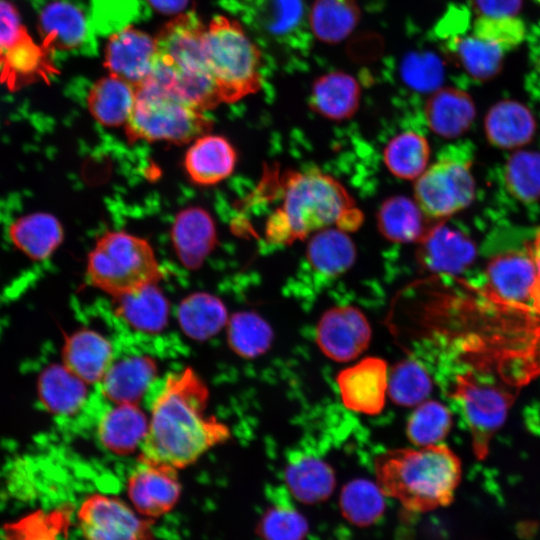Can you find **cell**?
I'll use <instances>...</instances> for the list:
<instances>
[{
  "mask_svg": "<svg viewBox=\"0 0 540 540\" xmlns=\"http://www.w3.org/2000/svg\"><path fill=\"white\" fill-rule=\"evenodd\" d=\"M208 399L206 384L192 368L169 373L151 404L140 462L185 468L226 442L230 429L206 413Z\"/></svg>",
  "mask_w": 540,
  "mask_h": 540,
  "instance_id": "6da1fadb",
  "label": "cell"
},
{
  "mask_svg": "<svg viewBox=\"0 0 540 540\" xmlns=\"http://www.w3.org/2000/svg\"><path fill=\"white\" fill-rule=\"evenodd\" d=\"M282 202L268 217L266 240L291 245L330 227L357 230L363 213L346 188L318 169L288 171L282 183Z\"/></svg>",
  "mask_w": 540,
  "mask_h": 540,
  "instance_id": "7a4b0ae2",
  "label": "cell"
},
{
  "mask_svg": "<svg viewBox=\"0 0 540 540\" xmlns=\"http://www.w3.org/2000/svg\"><path fill=\"white\" fill-rule=\"evenodd\" d=\"M376 483L407 510L446 507L461 480V462L444 444L385 450L374 459Z\"/></svg>",
  "mask_w": 540,
  "mask_h": 540,
  "instance_id": "3957f363",
  "label": "cell"
},
{
  "mask_svg": "<svg viewBox=\"0 0 540 540\" xmlns=\"http://www.w3.org/2000/svg\"><path fill=\"white\" fill-rule=\"evenodd\" d=\"M205 32L206 25L193 12L170 21L156 38V57L146 80L204 112L222 103L207 67Z\"/></svg>",
  "mask_w": 540,
  "mask_h": 540,
  "instance_id": "277c9868",
  "label": "cell"
},
{
  "mask_svg": "<svg viewBox=\"0 0 540 540\" xmlns=\"http://www.w3.org/2000/svg\"><path fill=\"white\" fill-rule=\"evenodd\" d=\"M204 49L222 103L237 102L260 90L262 53L238 21L214 17L206 25Z\"/></svg>",
  "mask_w": 540,
  "mask_h": 540,
  "instance_id": "5b68a950",
  "label": "cell"
},
{
  "mask_svg": "<svg viewBox=\"0 0 540 540\" xmlns=\"http://www.w3.org/2000/svg\"><path fill=\"white\" fill-rule=\"evenodd\" d=\"M87 281L114 298L157 284L163 271L150 243L125 231H107L88 254Z\"/></svg>",
  "mask_w": 540,
  "mask_h": 540,
  "instance_id": "8992f818",
  "label": "cell"
},
{
  "mask_svg": "<svg viewBox=\"0 0 540 540\" xmlns=\"http://www.w3.org/2000/svg\"><path fill=\"white\" fill-rule=\"evenodd\" d=\"M212 125L204 111L144 82L136 88V100L125 125V134L130 143L165 141L179 145L209 133Z\"/></svg>",
  "mask_w": 540,
  "mask_h": 540,
  "instance_id": "52a82bcc",
  "label": "cell"
},
{
  "mask_svg": "<svg viewBox=\"0 0 540 540\" xmlns=\"http://www.w3.org/2000/svg\"><path fill=\"white\" fill-rule=\"evenodd\" d=\"M453 397L463 409L475 456L486 458L490 442L504 424L514 395L498 386L480 382L473 373L466 372L456 377Z\"/></svg>",
  "mask_w": 540,
  "mask_h": 540,
  "instance_id": "ba28073f",
  "label": "cell"
},
{
  "mask_svg": "<svg viewBox=\"0 0 540 540\" xmlns=\"http://www.w3.org/2000/svg\"><path fill=\"white\" fill-rule=\"evenodd\" d=\"M414 200L427 217L440 219L466 208L474 199L475 181L467 164L442 158L415 180Z\"/></svg>",
  "mask_w": 540,
  "mask_h": 540,
  "instance_id": "9c48e42d",
  "label": "cell"
},
{
  "mask_svg": "<svg viewBox=\"0 0 540 540\" xmlns=\"http://www.w3.org/2000/svg\"><path fill=\"white\" fill-rule=\"evenodd\" d=\"M78 521L83 540H154L151 522L115 497L89 496L78 511Z\"/></svg>",
  "mask_w": 540,
  "mask_h": 540,
  "instance_id": "30bf717a",
  "label": "cell"
},
{
  "mask_svg": "<svg viewBox=\"0 0 540 540\" xmlns=\"http://www.w3.org/2000/svg\"><path fill=\"white\" fill-rule=\"evenodd\" d=\"M321 352L336 362L351 361L369 346L372 332L368 319L355 306H335L325 311L316 326Z\"/></svg>",
  "mask_w": 540,
  "mask_h": 540,
  "instance_id": "8fae6325",
  "label": "cell"
},
{
  "mask_svg": "<svg viewBox=\"0 0 540 540\" xmlns=\"http://www.w3.org/2000/svg\"><path fill=\"white\" fill-rule=\"evenodd\" d=\"M41 44L55 52H85L92 45V27L83 11L70 0H45L38 9Z\"/></svg>",
  "mask_w": 540,
  "mask_h": 540,
  "instance_id": "7c38bea8",
  "label": "cell"
},
{
  "mask_svg": "<svg viewBox=\"0 0 540 540\" xmlns=\"http://www.w3.org/2000/svg\"><path fill=\"white\" fill-rule=\"evenodd\" d=\"M492 296L506 304L532 303L540 312V286L532 253L514 251L491 259L486 269Z\"/></svg>",
  "mask_w": 540,
  "mask_h": 540,
  "instance_id": "4fadbf2b",
  "label": "cell"
},
{
  "mask_svg": "<svg viewBox=\"0 0 540 540\" xmlns=\"http://www.w3.org/2000/svg\"><path fill=\"white\" fill-rule=\"evenodd\" d=\"M388 366L379 357H366L336 377L343 404L365 415L379 414L388 392Z\"/></svg>",
  "mask_w": 540,
  "mask_h": 540,
  "instance_id": "5bb4252c",
  "label": "cell"
},
{
  "mask_svg": "<svg viewBox=\"0 0 540 540\" xmlns=\"http://www.w3.org/2000/svg\"><path fill=\"white\" fill-rule=\"evenodd\" d=\"M127 493L138 513L150 518L160 517L172 510L179 500L181 485L177 469L140 462L128 479Z\"/></svg>",
  "mask_w": 540,
  "mask_h": 540,
  "instance_id": "9a60e30c",
  "label": "cell"
},
{
  "mask_svg": "<svg viewBox=\"0 0 540 540\" xmlns=\"http://www.w3.org/2000/svg\"><path fill=\"white\" fill-rule=\"evenodd\" d=\"M156 51V39L126 27L110 35L105 49V67L109 74L137 88L150 76Z\"/></svg>",
  "mask_w": 540,
  "mask_h": 540,
  "instance_id": "2e32d148",
  "label": "cell"
},
{
  "mask_svg": "<svg viewBox=\"0 0 540 540\" xmlns=\"http://www.w3.org/2000/svg\"><path fill=\"white\" fill-rule=\"evenodd\" d=\"M418 244V262L434 273H460L476 258V245L472 239L443 224L427 230Z\"/></svg>",
  "mask_w": 540,
  "mask_h": 540,
  "instance_id": "e0dca14e",
  "label": "cell"
},
{
  "mask_svg": "<svg viewBox=\"0 0 540 540\" xmlns=\"http://www.w3.org/2000/svg\"><path fill=\"white\" fill-rule=\"evenodd\" d=\"M157 375L154 359L144 354L117 358L99 382L100 393L110 403L139 404Z\"/></svg>",
  "mask_w": 540,
  "mask_h": 540,
  "instance_id": "ac0fdd59",
  "label": "cell"
},
{
  "mask_svg": "<svg viewBox=\"0 0 540 540\" xmlns=\"http://www.w3.org/2000/svg\"><path fill=\"white\" fill-rule=\"evenodd\" d=\"M171 239L180 262L189 269L199 268L217 242L211 215L200 207L182 209L174 218Z\"/></svg>",
  "mask_w": 540,
  "mask_h": 540,
  "instance_id": "d6986e66",
  "label": "cell"
},
{
  "mask_svg": "<svg viewBox=\"0 0 540 540\" xmlns=\"http://www.w3.org/2000/svg\"><path fill=\"white\" fill-rule=\"evenodd\" d=\"M236 161V150L228 139L206 133L192 141L183 163L193 183L208 186L229 177Z\"/></svg>",
  "mask_w": 540,
  "mask_h": 540,
  "instance_id": "ffe728a7",
  "label": "cell"
},
{
  "mask_svg": "<svg viewBox=\"0 0 540 540\" xmlns=\"http://www.w3.org/2000/svg\"><path fill=\"white\" fill-rule=\"evenodd\" d=\"M114 356L109 340L90 329L66 337L62 349L63 365L86 384H99Z\"/></svg>",
  "mask_w": 540,
  "mask_h": 540,
  "instance_id": "44dd1931",
  "label": "cell"
},
{
  "mask_svg": "<svg viewBox=\"0 0 540 540\" xmlns=\"http://www.w3.org/2000/svg\"><path fill=\"white\" fill-rule=\"evenodd\" d=\"M110 404L99 417L98 440L107 450L117 455H128L141 446L149 419L138 404Z\"/></svg>",
  "mask_w": 540,
  "mask_h": 540,
  "instance_id": "7402d4cb",
  "label": "cell"
},
{
  "mask_svg": "<svg viewBox=\"0 0 540 540\" xmlns=\"http://www.w3.org/2000/svg\"><path fill=\"white\" fill-rule=\"evenodd\" d=\"M51 57L52 54L27 33L0 50V79L12 90L37 80H48L56 73Z\"/></svg>",
  "mask_w": 540,
  "mask_h": 540,
  "instance_id": "603a6c76",
  "label": "cell"
},
{
  "mask_svg": "<svg viewBox=\"0 0 540 540\" xmlns=\"http://www.w3.org/2000/svg\"><path fill=\"white\" fill-rule=\"evenodd\" d=\"M360 99L361 87L354 76L344 71H331L314 80L308 104L325 119L343 121L354 116Z\"/></svg>",
  "mask_w": 540,
  "mask_h": 540,
  "instance_id": "cb8c5ba5",
  "label": "cell"
},
{
  "mask_svg": "<svg viewBox=\"0 0 540 540\" xmlns=\"http://www.w3.org/2000/svg\"><path fill=\"white\" fill-rule=\"evenodd\" d=\"M475 114L471 96L454 87L435 90L424 106L428 126L443 138H456L464 134L470 128Z\"/></svg>",
  "mask_w": 540,
  "mask_h": 540,
  "instance_id": "d4e9b609",
  "label": "cell"
},
{
  "mask_svg": "<svg viewBox=\"0 0 540 540\" xmlns=\"http://www.w3.org/2000/svg\"><path fill=\"white\" fill-rule=\"evenodd\" d=\"M284 478L292 496L304 504L323 502L329 498L336 484L334 470L327 462L301 452L290 457Z\"/></svg>",
  "mask_w": 540,
  "mask_h": 540,
  "instance_id": "484cf974",
  "label": "cell"
},
{
  "mask_svg": "<svg viewBox=\"0 0 540 540\" xmlns=\"http://www.w3.org/2000/svg\"><path fill=\"white\" fill-rule=\"evenodd\" d=\"M356 245L348 232L330 227L309 237L306 260L310 268L326 279L337 278L354 265Z\"/></svg>",
  "mask_w": 540,
  "mask_h": 540,
  "instance_id": "4316f807",
  "label": "cell"
},
{
  "mask_svg": "<svg viewBox=\"0 0 540 540\" xmlns=\"http://www.w3.org/2000/svg\"><path fill=\"white\" fill-rule=\"evenodd\" d=\"M484 127L487 139L492 145L513 149L531 141L536 122L525 105L514 100H502L489 109Z\"/></svg>",
  "mask_w": 540,
  "mask_h": 540,
  "instance_id": "83f0119b",
  "label": "cell"
},
{
  "mask_svg": "<svg viewBox=\"0 0 540 540\" xmlns=\"http://www.w3.org/2000/svg\"><path fill=\"white\" fill-rule=\"evenodd\" d=\"M136 100V87L114 75L97 80L87 95L92 117L105 127L125 126Z\"/></svg>",
  "mask_w": 540,
  "mask_h": 540,
  "instance_id": "f1b7e54d",
  "label": "cell"
},
{
  "mask_svg": "<svg viewBox=\"0 0 540 540\" xmlns=\"http://www.w3.org/2000/svg\"><path fill=\"white\" fill-rule=\"evenodd\" d=\"M86 385L64 365L51 364L39 374L38 397L50 413L72 416L84 407L88 396Z\"/></svg>",
  "mask_w": 540,
  "mask_h": 540,
  "instance_id": "f546056e",
  "label": "cell"
},
{
  "mask_svg": "<svg viewBox=\"0 0 540 540\" xmlns=\"http://www.w3.org/2000/svg\"><path fill=\"white\" fill-rule=\"evenodd\" d=\"M14 245L33 260L48 258L63 240L59 220L48 213L38 212L18 218L9 228Z\"/></svg>",
  "mask_w": 540,
  "mask_h": 540,
  "instance_id": "4dcf8cb0",
  "label": "cell"
},
{
  "mask_svg": "<svg viewBox=\"0 0 540 540\" xmlns=\"http://www.w3.org/2000/svg\"><path fill=\"white\" fill-rule=\"evenodd\" d=\"M360 18L357 0H314L308 12L312 34L327 44L345 40L354 31Z\"/></svg>",
  "mask_w": 540,
  "mask_h": 540,
  "instance_id": "1f68e13d",
  "label": "cell"
},
{
  "mask_svg": "<svg viewBox=\"0 0 540 540\" xmlns=\"http://www.w3.org/2000/svg\"><path fill=\"white\" fill-rule=\"evenodd\" d=\"M424 213L415 200L395 195L380 205L376 220L380 234L394 243H418L426 229Z\"/></svg>",
  "mask_w": 540,
  "mask_h": 540,
  "instance_id": "d6a6232c",
  "label": "cell"
},
{
  "mask_svg": "<svg viewBox=\"0 0 540 540\" xmlns=\"http://www.w3.org/2000/svg\"><path fill=\"white\" fill-rule=\"evenodd\" d=\"M115 299L116 313L133 328L157 332L167 322L169 304L157 284L148 285Z\"/></svg>",
  "mask_w": 540,
  "mask_h": 540,
  "instance_id": "836d02e7",
  "label": "cell"
},
{
  "mask_svg": "<svg viewBox=\"0 0 540 540\" xmlns=\"http://www.w3.org/2000/svg\"><path fill=\"white\" fill-rule=\"evenodd\" d=\"M430 146L427 139L415 131L394 136L384 148L383 160L394 176L416 180L427 168Z\"/></svg>",
  "mask_w": 540,
  "mask_h": 540,
  "instance_id": "e575fe53",
  "label": "cell"
},
{
  "mask_svg": "<svg viewBox=\"0 0 540 540\" xmlns=\"http://www.w3.org/2000/svg\"><path fill=\"white\" fill-rule=\"evenodd\" d=\"M178 319L186 334L197 339H206L226 324L227 311L217 297L207 293H195L186 297L179 305Z\"/></svg>",
  "mask_w": 540,
  "mask_h": 540,
  "instance_id": "d590c367",
  "label": "cell"
},
{
  "mask_svg": "<svg viewBox=\"0 0 540 540\" xmlns=\"http://www.w3.org/2000/svg\"><path fill=\"white\" fill-rule=\"evenodd\" d=\"M339 507L350 523L366 527L377 522L384 513V494L377 485L367 479H354L341 490Z\"/></svg>",
  "mask_w": 540,
  "mask_h": 540,
  "instance_id": "8d00e7d4",
  "label": "cell"
},
{
  "mask_svg": "<svg viewBox=\"0 0 540 540\" xmlns=\"http://www.w3.org/2000/svg\"><path fill=\"white\" fill-rule=\"evenodd\" d=\"M451 50L461 67L476 80H489L501 70L504 49L473 34L453 39Z\"/></svg>",
  "mask_w": 540,
  "mask_h": 540,
  "instance_id": "74e56055",
  "label": "cell"
},
{
  "mask_svg": "<svg viewBox=\"0 0 540 540\" xmlns=\"http://www.w3.org/2000/svg\"><path fill=\"white\" fill-rule=\"evenodd\" d=\"M432 390L429 373L416 360L404 359L396 363L388 374L391 401L399 406L414 407L427 400Z\"/></svg>",
  "mask_w": 540,
  "mask_h": 540,
  "instance_id": "f35d334b",
  "label": "cell"
},
{
  "mask_svg": "<svg viewBox=\"0 0 540 540\" xmlns=\"http://www.w3.org/2000/svg\"><path fill=\"white\" fill-rule=\"evenodd\" d=\"M452 414L442 403L425 400L416 406L406 424V436L417 447L439 444L449 433Z\"/></svg>",
  "mask_w": 540,
  "mask_h": 540,
  "instance_id": "ab89813d",
  "label": "cell"
},
{
  "mask_svg": "<svg viewBox=\"0 0 540 540\" xmlns=\"http://www.w3.org/2000/svg\"><path fill=\"white\" fill-rule=\"evenodd\" d=\"M273 332L269 324L254 312H240L232 316L228 325L231 348L244 358H254L271 346Z\"/></svg>",
  "mask_w": 540,
  "mask_h": 540,
  "instance_id": "60d3db41",
  "label": "cell"
},
{
  "mask_svg": "<svg viewBox=\"0 0 540 540\" xmlns=\"http://www.w3.org/2000/svg\"><path fill=\"white\" fill-rule=\"evenodd\" d=\"M508 191L522 202L540 199V153L518 151L510 156L505 167Z\"/></svg>",
  "mask_w": 540,
  "mask_h": 540,
  "instance_id": "b9f144b4",
  "label": "cell"
},
{
  "mask_svg": "<svg viewBox=\"0 0 540 540\" xmlns=\"http://www.w3.org/2000/svg\"><path fill=\"white\" fill-rule=\"evenodd\" d=\"M255 16L271 35L281 36L294 30L302 21L303 0H255Z\"/></svg>",
  "mask_w": 540,
  "mask_h": 540,
  "instance_id": "7bdbcfd3",
  "label": "cell"
},
{
  "mask_svg": "<svg viewBox=\"0 0 540 540\" xmlns=\"http://www.w3.org/2000/svg\"><path fill=\"white\" fill-rule=\"evenodd\" d=\"M400 74L411 89L432 93L441 86L444 68L442 62L429 52H411L404 57Z\"/></svg>",
  "mask_w": 540,
  "mask_h": 540,
  "instance_id": "ee69618b",
  "label": "cell"
},
{
  "mask_svg": "<svg viewBox=\"0 0 540 540\" xmlns=\"http://www.w3.org/2000/svg\"><path fill=\"white\" fill-rule=\"evenodd\" d=\"M257 529L263 540H304L308 524L296 510L275 506L265 512Z\"/></svg>",
  "mask_w": 540,
  "mask_h": 540,
  "instance_id": "f6af8a7d",
  "label": "cell"
},
{
  "mask_svg": "<svg viewBox=\"0 0 540 540\" xmlns=\"http://www.w3.org/2000/svg\"><path fill=\"white\" fill-rule=\"evenodd\" d=\"M473 35L492 42L505 50L515 47L523 41L525 26L516 16H479L473 26Z\"/></svg>",
  "mask_w": 540,
  "mask_h": 540,
  "instance_id": "bcb514c9",
  "label": "cell"
},
{
  "mask_svg": "<svg viewBox=\"0 0 540 540\" xmlns=\"http://www.w3.org/2000/svg\"><path fill=\"white\" fill-rule=\"evenodd\" d=\"M17 8L7 0H0V50L27 34Z\"/></svg>",
  "mask_w": 540,
  "mask_h": 540,
  "instance_id": "7dc6e473",
  "label": "cell"
},
{
  "mask_svg": "<svg viewBox=\"0 0 540 540\" xmlns=\"http://www.w3.org/2000/svg\"><path fill=\"white\" fill-rule=\"evenodd\" d=\"M473 9L484 17L515 16L522 0H470Z\"/></svg>",
  "mask_w": 540,
  "mask_h": 540,
  "instance_id": "c3c4849f",
  "label": "cell"
},
{
  "mask_svg": "<svg viewBox=\"0 0 540 540\" xmlns=\"http://www.w3.org/2000/svg\"><path fill=\"white\" fill-rule=\"evenodd\" d=\"M158 11L166 14L176 13L185 7L187 0H148Z\"/></svg>",
  "mask_w": 540,
  "mask_h": 540,
  "instance_id": "681fc988",
  "label": "cell"
},
{
  "mask_svg": "<svg viewBox=\"0 0 540 540\" xmlns=\"http://www.w3.org/2000/svg\"><path fill=\"white\" fill-rule=\"evenodd\" d=\"M532 255L536 264L538 281H539V286H540V230L538 231L535 241H534V248L532 251Z\"/></svg>",
  "mask_w": 540,
  "mask_h": 540,
  "instance_id": "f907efd6",
  "label": "cell"
}]
</instances>
